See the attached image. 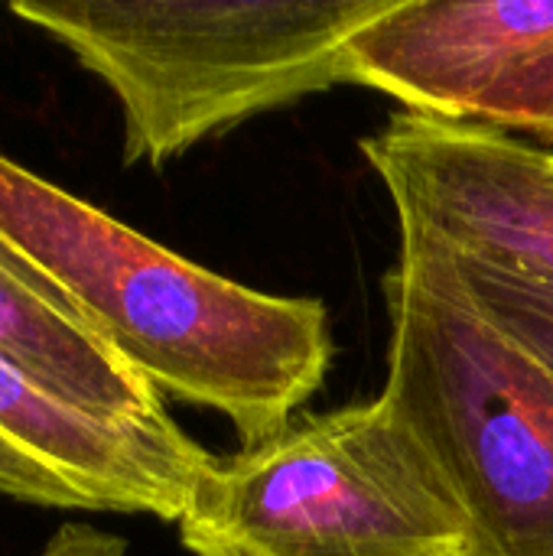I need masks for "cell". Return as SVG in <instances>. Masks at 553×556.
<instances>
[{
	"label": "cell",
	"mask_w": 553,
	"mask_h": 556,
	"mask_svg": "<svg viewBox=\"0 0 553 556\" xmlns=\"http://www.w3.org/2000/svg\"><path fill=\"white\" fill-rule=\"evenodd\" d=\"M407 238H417V235H407ZM427 244L447 257L466 296L502 332H508L518 345H525L541 365H548L553 371V280L499 264V261L453 254L433 241Z\"/></svg>",
	"instance_id": "9c48e42d"
},
{
	"label": "cell",
	"mask_w": 553,
	"mask_h": 556,
	"mask_svg": "<svg viewBox=\"0 0 553 556\" xmlns=\"http://www.w3.org/2000/svg\"><path fill=\"white\" fill-rule=\"evenodd\" d=\"M212 459L176 420L91 414L0 355V498L179 525Z\"/></svg>",
	"instance_id": "8992f818"
},
{
	"label": "cell",
	"mask_w": 553,
	"mask_h": 556,
	"mask_svg": "<svg viewBox=\"0 0 553 556\" xmlns=\"http://www.w3.org/2000/svg\"><path fill=\"white\" fill-rule=\"evenodd\" d=\"M401 235L553 280V150L398 111L362 143Z\"/></svg>",
	"instance_id": "5b68a950"
},
{
	"label": "cell",
	"mask_w": 553,
	"mask_h": 556,
	"mask_svg": "<svg viewBox=\"0 0 553 556\" xmlns=\"http://www.w3.org/2000/svg\"><path fill=\"white\" fill-rule=\"evenodd\" d=\"M0 238L166 401L222 414L241 446L300 417L336 358L329 313L228 280L0 153Z\"/></svg>",
	"instance_id": "6da1fadb"
},
{
	"label": "cell",
	"mask_w": 553,
	"mask_h": 556,
	"mask_svg": "<svg viewBox=\"0 0 553 556\" xmlns=\"http://www.w3.org/2000/svg\"><path fill=\"white\" fill-rule=\"evenodd\" d=\"M176 528L192 556H476L460 502L381 394L215 456Z\"/></svg>",
	"instance_id": "277c9868"
},
{
	"label": "cell",
	"mask_w": 553,
	"mask_h": 556,
	"mask_svg": "<svg viewBox=\"0 0 553 556\" xmlns=\"http://www.w3.org/2000/svg\"><path fill=\"white\" fill-rule=\"evenodd\" d=\"M553 49V0H398L345 46L349 85L407 114L479 124L486 104Z\"/></svg>",
	"instance_id": "52a82bcc"
},
{
	"label": "cell",
	"mask_w": 553,
	"mask_h": 556,
	"mask_svg": "<svg viewBox=\"0 0 553 556\" xmlns=\"http://www.w3.org/2000/svg\"><path fill=\"white\" fill-rule=\"evenodd\" d=\"M538 147H553V49L521 68L482 111V121Z\"/></svg>",
	"instance_id": "30bf717a"
},
{
	"label": "cell",
	"mask_w": 553,
	"mask_h": 556,
	"mask_svg": "<svg viewBox=\"0 0 553 556\" xmlns=\"http://www.w3.org/2000/svg\"><path fill=\"white\" fill-rule=\"evenodd\" d=\"M0 355L59 397L127 424H173L166 401L78 313V306L0 238Z\"/></svg>",
	"instance_id": "ba28073f"
},
{
	"label": "cell",
	"mask_w": 553,
	"mask_h": 556,
	"mask_svg": "<svg viewBox=\"0 0 553 556\" xmlns=\"http://www.w3.org/2000/svg\"><path fill=\"white\" fill-rule=\"evenodd\" d=\"M381 296V397L460 502L476 556H553V371L466 296L420 238L401 235Z\"/></svg>",
	"instance_id": "3957f363"
},
{
	"label": "cell",
	"mask_w": 553,
	"mask_h": 556,
	"mask_svg": "<svg viewBox=\"0 0 553 556\" xmlns=\"http://www.w3.org/2000/svg\"><path fill=\"white\" fill-rule=\"evenodd\" d=\"M36 556H127V541L91 525H62Z\"/></svg>",
	"instance_id": "8fae6325"
},
{
	"label": "cell",
	"mask_w": 553,
	"mask_h": 556,
	"mask_svg": "<svg viewBox=\"0 0 553 556\" xmlns=\"http://www.w3.org/2000/svg\"><path fill=\"white\" fill-rule=\"evenodd\" d=\"M398 0H13L108 85L124 163L163 169L202 140L349 85V39Z\"/></svg>",
	"instance_id": "7a4b0ae2"
}]
</instances>
